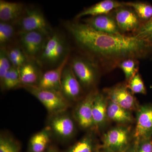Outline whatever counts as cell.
<instances>
[{
	"mask_svg": "<svg viewBox=\"0 0 152 152\" xmlns=\"http://www.w3.org/2000/svg\"><path fill=\"white\" fill-rule=\"evenodd\" d=\"M64 26L79 46L103 60L118 61L152 56V44L135 36L99 32L84 23L66 21Z\"/></svg>",
	"mask_w": 152,
	"mask_h": 152,
	"instance_id": "cell-1",
	"label": "cell"
},
{
	"mask_svg": "<svg viewBox=\"0 0 152 152\" xmlns=\"http://www.w3.org/2000/svg\"><path fill=\"white\" fill-rule=\"evenodd\" d=\"M15 25L19 33L38 31L49 36L53 31L42 11L36 7H26Z\"/></svg>",
	"mask_w": 152,
	"mask_h": 152,
	"instance_id": "cell-6",
	"label": "cell"
},
{
	"mask_svg": "<svg viewBox=\"0 0 152 152\" xmlns=\"http://www.w3.org/2000/svg\"><path fill=\"white\" fill-rule=\"evenodd\" d=\"M4 48L12 66L20 68L30 61L17 41Z\"/></svg>",
	"mask_w": 152,
	"mask_h": 152,
	"instance_id": "cell-24",
	"label": "cell"
},
{
	"mask_svg": "<svg viewBox=\"0 0 152 152\" xmlns=\"http://www.w3.org/2000/svg\"><path fill=\"white\" fill-rule=\"evenodd\" d=\"M124 152H137V144H136V142L134 140L132 142L129 146L128 147V148Z\"/></svg>",
	"mask_w": 152,
	"mask_h": 152,
	"instance_id": "cell-33",
	"label": "cell"
},
{
	"mask_svg": "<svg viewBox=\"0 0 152 152\" xmlns=\"http://www.w3.org/2000/svg\"><path fill=\"white\" fill-rule=\"evenodd\" d=\"M108 99L105 95L96 92L93 104V118L94 130L97 132L106 124L107 116Z\"/></svg>",
	"mask_w": 152,
	"mask_h": 152,
	"instance_id": "cell-16",
	"label": "cell"
},
{
	"mask_svg": "<svg viewBox=\"0 0 152 152\" xmlns=\"http://www.w3.org/2000/svg\"><path fill=\"white\" fill-rule=\"evenodd\" d=\"M131 112L123 108L108 99L107 108L108 119L120 125L129 126L134 121Z\"/></svg>",
	"mask_w": 152,
	"mask_h": 152,
	"instance_id": "cell-22",
	"label": "cell"
},
{
	"mask_svg": "<svg viewBox=\"0 0 152 152\" xmlns=\"http://www.w3.org/2000/svg\"><path fill=\"white\" fill-rule=\"evenodd\" d=\"M69 51L65 37L58 32L53 31L47 38L37 63L42 66L56 67L69 56Z\"/></svg>",
	"mask_w": 152,
	"mask_h": 152,
	"instance_id": "cell-2",
	"label": "cell"
},
{
	"mask_svg": "<svg viewBox=\"0 0 152 152\" xmlns=\"http://www.w3.org/2000/svg\"><path fill=\"white\" fill-rule=\"evenodd\" d=\"M36 62L29 61L18 68L22 88L28 86H37L42 75Z\"/></svg>",
	"mask_w": 152,
	"mask_h": 152,
	"instance_id": "cell-19",
	"label": "cell"
},
{
	"mask_svg": "<svg viewBox=\"0 0 152 152\" xmlns=\"http://www.w3.org/2000/svg\"><path fill=\"white\" fill-rule=\"evenodd\" d=\"M18 34L15 24L0 22V47L6 48L16 42Z\"/></svg>",
	"mask_w": 152,
	"mask_h": 152,
	"instance_id": "cell-23",
	"label": "cell"
},
{
	"mask_svg": "<svg viewBox=\"0 0 152 152\" xmlns=\"http://www.w3.org/2000/svg\"><path fill=\"white\" fill-rule=\"evenodd\" d=\"M84 23L99 32L110 34H121L115 18L108 14L91 16L84 20Z\"/></svg>",
	"mask_w": 152,
	"mask_h": 152,
	"instance_id": "cell-15",
	"label": "cell"
},
{
	"mask_svg": "<svg viewBox=\"0 0 152 152\" xmlns=\"http://www.w3.org/2000/svg\"><path fill=\"white\" fill-rule=\"evenodd\" d=\"M136 111L134 140L152 137V104L140 106Z\"/></svg>",
	"mask_w": 152,
	"mask_h": 152,
	"instance_id": "cell-12",
	"label": "cell"
},
{
	"mask_svg": "<svg viewBox=\"0 0 152 152\" xmlns=\"http://www.w3.org/2000/svg\"><path fill=\"white\" fill-rule=\"evenodd\" d=\"M125 6L134 9L141 20L145 23L152 18V5L150 3L144 2H129L123 3Z\"/></svg>",
	"mask_w": 152,
	"mask_h": 152,
	"instance_id": "cell-26",
	"label": "cell"
},
{
	"mask_svg": "<svg viewBox=\"0 0 152 152\" xmlns=\"http://www.w3.org/2000/svg\"><path fill=\"white\" fill-rule=\"evenodd\" d=\"M61 92L71 104L77 102L86 95L69 62L63 70Z\"/></svg>",
	"mask_w": 152,
	"mask_h": 152,
	"instance_id": "cell-10",
	"label": "cell"
},
{
	"mask_svg": "<svg viewBox=\"0 0 152 152\" xmlns=\"http://www.w3.org/2000/svg\"><path fill=\"white\" fill-rule=\"evenodd\" d=\"M118 66L124 72L127 82L137 73V61L136 59H126L120 62Z\"/></svg>",
	"mask_w": 152,
	"mask_h": 152,
	"instance_id": "cell-28",
	"label": "cell"
},
{
	"mask_svg": "<svg viewBox=\"0 0 152 152\" xmlns=\"http://www.w3.org/2000/svg\"><path fill=\"white\" fill-rule=\"evenodd\" d=\"M45 152H61L55 146L51 145Z\"/></svg>",
	"mask_w": 152,
	"mask_h": 152,
	"instance_id": "cell-34",
	"label": "cell"
},
{
	"mask_svg": "<svg viewBox=\"0 0 152 152\" xmlns=\"http://www.w3.org/2000/svg\"><path fill=\"white\" fill-rule=\"evenodd\" d=\"M124 7L116 9L114 18L117 25L121 31L135 32L142 25L140 19L134 11Z\"/></svg>",
	"mask_w": 152,
	"mask_h": 152,
	"instance_id": "cell-14",
	"label": "cell"
},
{
	"mask_svg": "<svg viewBox=\"0 0 152 152\" xmlns=\"http://www.w3.org/2000/svg\"><path fill=\"white\" fill-rule=\"evenodd\" d=\"M96 91L88 93L77 102L73 112L75 121L82 129L87 131L95 130L93 118V104Z\"/></svg>",
	"mask_w": 152,
	"mask_h": 152,
	"instance_id": "cell-9",
	"label": "cell"
},
{
	"mask_svg": "<svg viewBox=\"0 0 152 152\" xmlns=\"http://www.w3.org/2000/svg\"><path fill=\"white\" fill-rule=\"evenodd\" d=\"M69 61V56L58 66L42 74L37 86L41 88L54 90L61 92L62 75L64 68Z\"/></svg>",
	"mask_w": 152,
	"mask_h": 152,
	"instance_id": "cell-13",
	"label": "cell"
},
{
	"mask_svg": "<svg viewBox=\"0 0 152 152\" xmlns=\"http://www.w3.org/2000/svg\"><path fill=\"white\" fill-rule=\"evenodd\" d=\"M130 127L119 125L112 128L102 136V146L116 152H124L132 141Z\"/></svg>",
	"mask_w": 152,
	"mask_h": 152,
	"instance_id": "cell-7",
	"label": "cell"
},
{
	"mask_svg": "<svg viewBox=\"0 0 152 152\" xmlns=\"http://www.w3.org/2000/svg\"><path fill=\"white\" fill-rule=\"evenodd\" d=\"M98 152H116L112 151L111 150L108 149L106 148H104V147L102 146V145H101V146L100 147L99 149Z\"/></svg>",
	"mask_w": 152,
	"mask_h": 152,
	"instance_id": "cell-35",
	"label": "cell"
},
{
	"mask_svg": "<svg viewBox=\"0 0 152 152\" xmlns=\"http://www.w3.org/2000/svg\"><path fill=\"white\" fill-rule=\"evenodd\" d=\"M52 137L50 131L46 126L31 137L27 152H45L51 145Z\"/></svg>",
	"mask_w": 152,
	"mask_h": 152,
	"instance_id": "cell-21",
	"label": "cell"
},
{
	"mask_svg": "<svg viewBox=\"0 0 152 152\" xmlns=\"http://www.w3.org/2000/svg\"><path fill=\"white\" fill-rule=\"evenodd\" d=\"M20 144L12 136L5 132L0 134V152H20Z\"/></svg>",
	"mask_w": 152,
	"mask_h": 152,
	"instance_id": "cell-27",
	"label": "cell"
},
{
	"mask_svg": "<svg viewBox=\"0 0 152 152\" xmlns=\"http://www.w3.org/2000/svg\"><path fill=\"white\" fill-rule=\"evenodd\" d=\"M48 36L38 31L20 32L17 41L29 60L37 62Z\"/></svg>",
	"mask_w": 152,
	"mask_h": 152,
	"instance_id": "cell-8",
	"label": "cell"
},
{
	"mask_svg": "<svg viewBox=\"0 0 152 152\" xmlns=\"http://www.w3.org/2000/svg\"><path fill=\"white\" fill-rule=\"evenodd\" d=\"M69 64L84 91L89 93L93 91L99 75L98 66L96 63L84 57H76Z\"/></svg>",
	"mask_w": 152,
	"mask_h": 152,
	"instance_id": "cell-4",
	"label": "cell"
},
{
	"mask_svg": "<svg viewBox=\"0 0 152 152\" xmlns=\"http://www.w3.org/2000/svg\"><path fill=\"white\" fill-rule=\"evenodd\" d=\"M135 141L137 152H152V137L140 139Z\"/></svg>",
	"mask_w": 152,
	"mask_h": 152,
	"instance_id": "cell-32",
	"label": "cell"
},
{
	"mask_svg": "<svg viewBox=\"0 0 152 152\" xmlns=\"http://www.w3.org/2000/svg\"><path fill=\"white\" fill-rule=\"evenodd\" d=\"M75 122L72 115L65 111L49 115L46 126L50 131L52 137L59 141L66 142L75 134Z\"/></svg>",
	"mask_w": 152,
	"mask_h": 152,
	"instance_id": "cell-5",
	"label": "cell"
},
{
	"mask_svg": "<svg viewBox=\"0 0 152 152\" xmlns=\"http://www.w3.org/2000/svg\"><path fill=\"white\" fill-rule=\"evenodd\" d=\"M128 88L134 94H146V89L140 75L137 73L132 79L127 82Z\"/></svg>",
	"mask_w": 152,
	"mask_h": 152,
	"instance_id": "cell-29",
	"label": "cell"
},
{
	"mask_svg": "<svg viewBox=\"0 0 152 152\" xmlns=\"http://www.w3.org/2000/svg\"><path fill=\"white\" fill-rule=\"evenodd\" d=\"M26 8L23 3L0 1L1 22L16 24L20 18Z\"/></svg>",
	"mask_w": 152,
	"mask_h": 152,
	"instance_id": "cell-17",
	"label": "cell"
},
{
	"mask_svg": "<svg viewBox=\"0 0 152 152\" xmlns=\"http://www.w3.org/2000/svg\"><path fill=\"white\" fill-rule=\"evenodd\" d=\"M134 36L152 44V18L142 23Z\"/></svg>",
	"mask_w": 152,
	"mask_h": 152,
	"instance_id": "cell-30",
	"label": "cell"
},
{
	"mask_svg": "<svg viewBox=\"0 0 152 152\" xmlns=\"http://www.w3.org/2000/svg\"><path fill=\"white\" fill-rule=\"evenodd\" d=\"M23 88L40 102L46 109L49 115L67 111L72 106L59 91L41 88L37 86H28Z\"/></svg>",
	"mask_w": 152,
	"mask_h": 152,
	"instance_id": "cell-3",
	"label": "cell"
},
{
	"mask_svg": "<svg viewBox=\"0 0 152 152\" xmlns=\"http://www.w3.org/2000/svg\"><path fill=\"white\" fill-rule=\"evenodd\" d=\"M0 83L2 91H9L21 87L18 68L12 66Z\"/></svg>",
	"mask_w": 152,
	"mask_h": 152,
	"instance_id": "cell-25",
	"label": "cell"
},
{
	"mask_svg": "<svg viewBox=\"0 0 152 152\" xmlns=\"http://www.w3.org/2000/svg\"><path fill=\"white\" fill-rule=\"evenodd\" d=\"M96 133L95 130L88 131L64 152H98L101 145L98 142Z\"/></svg>",
	"mask_w": 152,
	"mask_h": 152,
	"instance_id": "cell-18",
	"label": "cell"
},
{
	"mask_svg": "<svg viewBox=\"0 0 152 152\" xmlns=\"http://www.w3.org/2000/svg\"><path fill=\"white\" fill-rule=\"evenodd\" d=\"M104 91L109 100L126 110L131 112L137 111L140 107L134 94L126 84H118Z\"/></svg>",
	"mask_w": 152,
	"mask_h": 152,
	"instance_id": "cell-11",
	"label": "cell"
},
{
	"mask_svg": "<svg viewBox=\"0 0 152 152\" xmlns=\"http://www.w3.org/2000/svg\"><path fill=\"white\" fill-rule=\"evenodd\" d=\"M124 7L123 3L113 0H104L86 9L76 16V18H80L86 16H91L108 14L114 9Z\"/></svg>",
	"mask_w": 152,
	"mask_h": 152,
	"instance_id": "cell-20",
	"label": "cell"
},
{
	"mask_svg": "<svg viewBox=\"0 0 152 152\" xmlns=\"http://www.w3.org/2000/svg\"><path fill=\"white\" fill-rule=\"evenodd\" d=\"M12 66L4 48H0V82Z\"/></svg>",
	"mask_w": 152,
	"mask_h": 152,
	"instance_id": "cell-31",
	"label": "cell"
}]
</instances>
